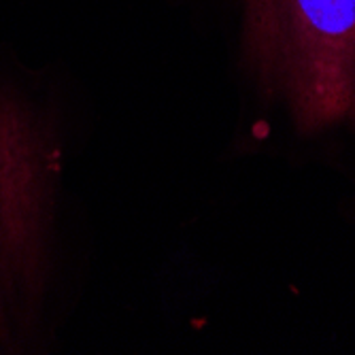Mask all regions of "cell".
I'll return each mask as SVG.
<instances>
[{
    "mask_svg": "<svg viewBox=\"0 0 355 355\" xmlns=\"http://www.w3.org/2000/svg\"><path fill=\"white\" fill-rule=\"evenodd\" d=\"M45 177L41 143L19 109L0 103V292L41 268Z\"/></svg>",
    "mask_w": 355,
    "mask_h": 355,
    "instance_id": "7a4b0ae2",
    "label": "cell"
},
{
    "mask_svg": "<svg viewBox=\"0 0 355 355\" xmlns=\"http://www.w3.org/2000/svg\"><path fill=\"white\" fill-rule=\"evenodd\" d=\"M243 51L302 135H355V0H245Z\"/></svg>",
    "mask_w": 355,
    "mask_h": 355,
    "instance_id": "6da1fadb",
    "label": "cell"
}]
</instances>
